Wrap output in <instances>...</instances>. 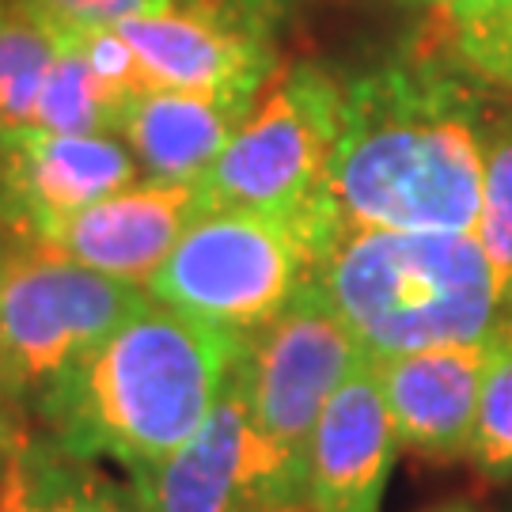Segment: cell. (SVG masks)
<instances>
[{
    "label": "cell",
    "mask_w": 512,
    "mask_h": 512,
    "mask_svg": "<svg viewBox=\"0 0 512 512\" xmlns=\"http://www.w3.org/2000/svg\"><path fill=\"white\" fill-rule=\"evenodd\" d=\"M399 437L372 357H361L315 421L304 471L311 512H380Z\"/></svg>",
    "instance_id": "obj_12"
},
{
    "label": "cell",
    "mask_w": 512,
    "mask_h": 512,
    "mask_svg": "<svg viewBox=\"0 0 512 512\" xmlns=\"http://www.w3.org/2000/svg\"><path fill=\"white\" fill-rule=\"evenodd\" d=\"M16 243H19V239L12 236V232H8L4 224H0V270H4V262L12 258V251H16Z\"/></svg>",
    "instance_id": "obj_26"
},
{
    "label": "cell",
    "mask_w": 512,
    "mask_h": 512,
    "mask_svg": "<svg viewBox=\"0 0 512 512\" xmlns=\"http://www.w3.org/2000/svg\"><path fill=\"white\" fill-rule=\"evenodd\" d=\"M19 433H23V429L12 421V406L0 399V471H4V459H8V452H12V444H16Z\"/></svg>",
    "instance_id": "obj_24"
},
{
    "label": "cell",
    "mask_w": 512,
    "mask_h": 512,
    "mask_svg": "<svg viewBox=\"0 0 512 512\" xmlns=\"http://www.w3.org/2000/svg\"><path fill=\"white\" fill-rule=\"evenodd\" d=\"M467 463L490 482L512 478V319H501L490 334Z\"/></svg>",
    "instance_id": "obj_19"
},
{
    "label": "cell",
    "mask_w": 512,
    "mask_h": 512,
    "mask_svg": "<svg viewBox=\"0 0 512 512\" xmlns=\"http://www.w3.org/2000/svg\"><path fill=\"white\" fill-rule=\"evenodd\" d=\"M311 239L281 217L205 209L148 281V293L220 330L251 338L315 277Z\"/></svg>",
    "instance_id": "obj_6"
},
{
    "label": "cell",
    "mask_w": 512,
    "mask_h": 512,
    "mask_svg": "<svg viewBox=\"0 0 512 512\" xmlns=\"http://www.w3.org/2000/svg\"><path fill=\"white\" fill-rule=\"evenodd\" d=\"M35 512H148L133 482H114L84 456L31 437Z\"/></svg>",
    "instance_id": "obj_17"
},
{
    "label": "cell",
    "mask_w": 512,
    "mask_h": 512,
    "mask_svg": "<svg viewBox=\"0 0 512 512\" xmlns=\"http://www.w3.org/2000/svg\"><path fill=\"white\" fill-rule=\"evenodd\" d=\"M148 512H270L304 501V463L262 433L239 357L217 406L179 452L129 475Z\"/></svg>",
    "instance_id": "obj_7"
},
{
    "label": "cell",
    "mask_w": 512,
    "mask_h": 512,
    "mask_svg": "<svg viewBox=\"0 0 512 512\" xmlns=\"http://www.w3.org/2000/svg\"><path fill=\"white\" fill-rule=\"evenodd\" d=\"M270 512H311L308 501H289V505H274Z\"/></svg>",
    "instance_id": "obj_28"
},
{
    "label": "cell",
    "mask_w": 512,
    "mask_h": 512,
    "mask_svg": "<svg viewBox=\"0 0 512 512\" xmlns=\"http://www.w3.org/2000/svg\"><path fill=\"white\" fill-rule=\"evenodd\" d=\"M315 281L368 357L478 342L501 323L494 266L471 232L338 228Z\"/></svg>",
    "instance_id": "obj_3"
},
{
    "label": "cell",
    "mask_w": 512,
    "mask_h": 512,
    "mask_svg": "<svg viewBox=\"0 0 512 512\" xmlns=\"http://www.w3.org/2000/svg\"><path fill=\"white\" fill-rule=\"evenodd\" d=\"M490 338L372 357L399 448L433 459H467Z\"/></svg>",
    "instance_id": "obj_13"
},
{
    "label": "cell",
    "mask_w": 512,
    "mask_h": 512,
    "mask_svg": "<svg viewBox=\"0 0 512 512\" xmlns=\"http://www.w3.org/2000/svg\"><path fill=\"white\" fill-rule=\"evenodd\" d=\"M342 126V80L300 61L266 80L217 164L205 171L209 209H247L296 224L315 255L334 236L323 205L327 167Z\"/></svg>",
    "instance_id": "obj_4"
},
{
    "label": "cell",
    "mask_w": 512,
    "mask_h": 512,
    "mask_svg": "<svg viewBox=\"0 0 512 512\" xmlns=\"http://www.w3.org/2000/svg\"><path fill=\"white\" fill-rule=\"evenodd\" d=\"M202 183H164L137 179L126 190H114L73 217L46 224L31 243H42L57 255L76 258L99 274L145 285L175 251V243L202 217Z\"/></svg>",
    "instance_id": "obj_11"
},
{
    "label": "cell",
    "mask_w": 512,
    "mask_h": 512,
    "mask_svg": "<svg viewBox=\"0 0 512 512\" xmlns=\"http://www.w3.org/2000/svg\"><path fill=\"white\" fill-rule=\"evenodd\" d=\"M239 8H247V12H255L258 19H266V23H281V16L293 8L296 0H236Z\"/></svg>",
    "instance_id": "obj_23"
},
{
    "label": "cell",
    "mask_w": 512,
    "mask_h": 512,
    "mask_svg": "<svg viewBox=\"0 0 512 512\" xmlns=\"http://www.w3.org/2000/svg\"><path fill=\"white\" fill-rule=\"evenodd\" d=\"M145 300V285L99 274L42 243H16L0 270V399L35 410Z\"/></svg>",
    "instance_id": "obj_5"
},
{
    "label": "cell",
    "mask_w": 512,
    "mask_h": 512,
    "mask_svg": "<svg viewBox=\"0 0 512 512\" xmlns=\"http://www.w3.org/2000/svg\"><path fill=\"white\" fill-rule=\"evenodd\" d=\"M42 16L54 23L65 42L99 27H122L129 19L167 12L175 0H31Z\"/></svg>",
    "instance_id": "obj_21"
},
{
    "label": "cell",
    "mask_w": 512,
    "mask_h": 512,
    "mask_svg": "<svg viewBox=\"0 0 512 512\" xmlns=\"http://www.w3.org/2000/svg\"><path fill=\"white\" fill-rule=\"evenodd\" d=\"M490 107L452 57H399L342 84L323 205L338 228L471 232Z\"/></svg>",
    "instance_id": "obj_1"
},
{
    "label": "cell",
    "mask_w": 512,
    "mask_h": 512,
    "mask_svg": "<svg viewBox=\"0 0 512 512\" xmlns=\"http://www.w3.org/2000/svg\"><path fill=\"white\" fill-rule=\"evenodd\" d=\"M141 167L114 133H61L23 126L0 133V224L31 239L114 190L137 183Z\"/></svg>",
    "instance_id": "obj_10"
},
{
    "label": "cell",
    "mask_w": 512,
    "mask_h": 512,
    "mask_svg": "<svg viewBox=\"0 0 512 512\" xmlns=\"http://www.w3.org/2000/svg\"><path fill=\"white\" fill-rule=\"evenodd\" d=\"M475 239L494 266L501 319H512V107L490 114L486 126L482 209H478Z\"/></svg>",
    "instance_id": "obj_18"
},
{
    "label": "cell",
    "mask_w": 512,
    "mask_h": 512,
    "mask_svg": "<svg viewBox=\"0 0 512 512\" xmlns=\"http://www.w3.org/2000/svg\"><path fill=\"white\" fill-rule=\"evenodd\" d=\"M137 95L114 88L95 73L80 35L61 46L54 69L42 84L35 110V126L61 129V133H122L126 110Z\"/></svg>",
    "instance_id": "obj_16"
},
{
    "label": "cell",
    "mask_w": 512,
    "mask_h": 512,
    "mask_svg": "<svg viewBox=\"0 0 512 512\" xmlns=\"http://www.w3.org/2000/svg\"><path fill=\"white\" fill-rule=\"evenodd\" d=\"M425 512H478L475 505H467V501H448V505H433V509Z\"/></svg>",
    "instance_id": "obj_27"
},
{
    "label": "cell",
    "mask_w": 512,
    "mask_h": 512,
    "mask_svg": "<svg viewBox=\"0 0 512 512\" xmlns=\"http://www.w3.org/2000/svg\"><path fill=\"white\" fill-rule=\"evenodd\" d=\"M65 38L31 0H0V133L35 126L42 84Z\"/></svg>",
    "instance_id": "obj_15"
},
{
    "label": "cell",
    "mask_w": 512,
    "mask_h": 512,
    "mask_svg": "<svg viewBox=\"0 0 512 512\" xmlns=\"http://www.w3.org/2000/svg\"><path fill=\"white\" fill-rule=\"evenodd\" d=\"M251 107L255 103L213 92H141L129 103L118 137L148 179L198 183Z\"/></svg>",
    "instance_id": "obj_14"
},
{
    "label": "cell",
    "mask_w": 512,
    "mask_h": 512,
    "mask_svg": "<svg viewBox=\"0 0 512 512\" xmlns=\"http://www.w3.org/2000/svg\"><path fill=\"white\" fill-rule=\"evenodd\" d=\"M243 349V334L148 293L46 391L35 414L61 452L118 459L133 475L194 440Z\"/></svg>",
    "instance_id": "obj_2"
},
{
    "label": "cell",
    "mask_w": 512,
    "mask_h": 512,
    "mask_svg": "<svg viewBox=\"0 0 512 512\" xmlns=\"http://www.w3.org/2000/svg\"><path fill=\"white\" fill-rule=\"evenodd\" d=\"M0 512H35V471H31V433H19L0 471Z\"/></svg>",
    "instance_id": "obj_22"
},
{
    "label": "cell",
    "mask_w": 512,
    "mask_h": 512,
    "mask_svg": "<svg viewBox=\"0 0 512 512\" xmlns=\"http://www.w3.org/2000/svg\"><path fill=\"white\" fill-rule=\"evenodd\" d=\"M418 4H433L444 16H463V12H478V8H494L505 0H418Z\"/></svg>",
    "instance_id": "obj_25"
},
{
    "label": "cell",
    "mask_w": 512,
    "mask_h": 512,
    "mask_svg": "<svg viewBox=\"0 0 512 512\" xmlns=\"http://www.w3.org/2000/svg\"><path fill=\"white\" fill-rule=\"evenodd\" d=\"M448 57L478 84L512 88V0L448 16Z\"/></svg>",
    "instance_id": "obj_20"
},
{
    "label": "cell",
    "mask_w": 512,
    "mask_h": 512,
    "mask_svg": "<svg viewBox=\"0 0 512 512\" xmlns=\"http://www.w3.org/2000/svg\"><path fill=\"white\" fill-rule=\"evenodd\" d=\"M118 31L137 54L145 92H213L255 103L277 73L274 23L236 0H175Z\"/></svg>",
    "instance_id": "obj_9"
},
{
    "label": "cell",
    "mask_w": 512,
    "mask_h": 512,
    "mask_svg": "<svg viewBox=\"0 0 512 512\" xmlns=\"http://www.w3.org/2000/svg\"><path fill=\"white\" fill-rule=\"evenodd\" d=\"M361 357L368 353L315 277L270 327L247 338L243 372L255 418L285 456L304 463V471L315 421Z\"/></svg>",
    "instance_id": "obj_8"
}]
</instances>
